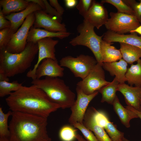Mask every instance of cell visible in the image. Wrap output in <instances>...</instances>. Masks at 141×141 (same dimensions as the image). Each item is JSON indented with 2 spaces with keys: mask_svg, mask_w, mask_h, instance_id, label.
Returning a JSON list of instances; mask_svg holds the SVG:
<instances>
[{
  "mask_svg": "<svg viewBox=\"0 0 141 141\" xmlns=\"http://www.w3.org/2000/svg\"><path fill=\"white\" fill-rule=\"evenodd\" d=\"M10 110L48 118L60 107L49 99L41 89L32 85L22 86L5 99Z\"/></svg>",
  "mask_w": 141,
  "mask_h": 141,
  "instance_id": "6da1fadb",
  "label": "cell"
},
{
  "mask_svg": "<svg viewBox=\"0 0 141 141\" xmlns=\"http://www.w3.org/2000/svg\"><path fill=\"white\" fill-rule=\"evenodd\" d=\"M12 111L9 125L10 141H51L47 132V118Z\"/></svg>",
  "mask_w": 141,
  "mask_h": 141,
  "instance_id": "7a4b0ae2",
  "label": "cell"
},
{
  "mask_svg": "<svg viewBox=\"0 0 141 141\" xmlns=\"http://www.w3.org/2000/svg\"><path fill=\"white\" fill-rule=\"evenodd\" d=\"M38 52L37 43L28 42L24 49L13 54L0 50V73L8 78L24 73L30 67Z\"/></svg>",
  "mask_w": 141,
  "mask_h": 141,
  "instance_id": "3957f363",
  "label": "cell"
},
{
  "mask_svg": "<svg viewBox=\"0 0 141 141\" xmlns=\"http://www.w3.org/2000/svg\"><path fill=\"white\" fill-rule=\"evenodd\" d=\"M31 83L42 90L50 100L60 108H70L75 101V94L58 77L46 76L43 79L32 80Z\"/></svg>",
  "mask_w": 141,
  "mask_h": 141,
  "instance_id": "277c9868",
  "label": "cell"
},
{
  "mask_svg": "<svg viewBox=\"0 0 141 141\" xmlns=\"http://www.w3.org/2000/svg\"><path fill=\"white\" fill-rule=\"evenodd\" d=\"M94 27L84 20L77 28L79 35L71 39L69 43L73 46L80 45L88 47L93 52L97 63L102 65L101 45L103 35L101 36L97 35L94 31Z\"/></svg>",
  "mask_w": 141,
  "mask_h": 141,
  "instance_id": "5b68a950",
  "label": "cell"
},
{
  "mask_svg": "<svg viewBox=\"0 0 141 141\" xmlns=\"http://www.w3.org/2000/svg\"><path fill=\"white\" fill-rule=\"evenodd\" d=\"M60 65L68 68L75 77L82 79L90 73L97 63L96 59L90 56L81 54L76 57L68 56L61 59Z\"/></svg>",
  "mask_w": 141,
  "mask_h": 141,
  "instance_id": "8992f818",
  "label": "cell"
},
{
  "mask_svg": "<svg viewBox=\"0 0 141 141\" xmlns=\"http://www.w3.org/2000/svg\"><path fill=\"white\" fill-rule=\"evenodd\" d=\"M105 26L108 31L124 34L133 30L141 25L134 15L124 13L111 12Z\"/></svg>",
  "mask_w": 141,
  "mask_h": 141,
  "instance_id": "52a82bcc",
  "label": "cell"
},
{
  "mask_svg": "<svg viewBox=\"0 0 141 141\" xmlns=\"http://www.w3.org/2000/svg\"><path fill=\"white\" fill-rule=\"evenodd\" d=\"M110 82L105 79L102 65L97 63L89 74L78 83L77 87L85 94L89 95L98 91Z\"/></svg>",
  "mask_w": 141,
  "mask_h": 141,
  "instance_id": "ba28073f",
  "label": "cell"
},
{
  "mask_svg": "<svg viewBox=\"0 0 141 141\" xmlns=\"http://www.w3.org/2000/svg\"><path fill=\"white\" fill-rule=\"evenodd\" d=\"M34 13L27 17L20 27L13 34L5 49L8 52L18 53L25 49L29 32L35 20Z\"/></svg>",
  "mask_w": 141,
  "mask_h": 141,
  "instance_id": "9c48e42d",
  "label": "cell"
},
{
  "mask_svg": "<svg viewBox=\"0 0 141 141\" xmlns=\"http://www.w3.org/2000/svg\"><path fill=\"white\" fill-rule=\"evenodd\" d=\"M76 90L77 99L70 108L71 113L68 119L69 122L72 125L76 122L83 124L84 116L89 103L99 92L97 91L92 94L87 95L77 87Z\"/></svg>",
  "mask_w": 141,
  "mask_h": 141,
  "instance_id": "30bf717a",
  "label": "cell"
},
{
  "mask_svg": "<svg viewBox=\"0 0 141 141\" xmlns=\"http://www.w3.org/2000/svg\"><path fill=\"white\" fill-rule=\"evenodd\" d=\"M58 40L53 39L51 38H46L38 40L37 43L38 47V60L32 69L27 73V77L32 80L36 79L35 72L38 65L44 59L50 58L56 59L55 47L58 43Z\"/></svg>",
  "mask_w": 141,
  "mask_h": 141,
  "instance_id": "8fae6325",
  "label": "cell"
},
{
  "mask_svg": "<svg viewBox=\"0 0 141 141\" xmlns=\"http://www.w3.org/2000/svg\"><path fill=\"white\" fill-rule=\"evenodd\" d=\"M35 20L33 26L36 28H43L53 32H67L64 24H61L56 18L46 13L42 10L35 12Z\"/></svg>",
  "mask_w": 141,
  "mask_h": 141,
  "instance_id": "7c38bea8",
  "label": "cell"
},
{
  "mask_svg": "<svg viewBox=\"0 0 141 141\" xmlns=\"http://www.w3.org/2000/svg\"><path fill=\"white\" fill-rule=\"evenodd\" d=\"M103 4L93 0L89 10L83 17L84 20L98 29L105 25L109 19L108 11Z\"/></svg>",
  "mask_w": 141,
  "mask_h": 141,
  "instance_id": "4fadbf2b",
  "label": "cell"
},
{
  "mask_svg": "<svg viewBox=\"0 0 141 141\" xmlns=\"http://www.w3.org/2000/svg\"><path fill=\"white\" fill-rule=\"evenodd\" d=\"M64 69L59 65L57 59L50 58L43 59L38 65L35 72L36 79L44 76L58 77L64 75Z\"/></svg>",
  "mask_w": 141,
  "mask_h": 141,
  "instance_id": "5bb4252c",
  "label": "cell"
},
{
  "mask_svg": "<svg viewBox=\"0 0 141 141\" xmlns=\"http://www.w3.org/2000/svg\"><path fill=\"white\" fill-rule=\"evenodd\" d=\"M117 90L123 95L127 105L137 110H141V86L133 87L125 83H119Z\"/></svg>",
  "mask_w": 141,
  "mask_h": 141,
  "instance_id": "9a60e30c",
  "label": "cell"
},
{
  "mask_svg": "<svg viewBox=\"0 0 141 141\" xmlns=\"http://www.w3.org/2000/svg\"><path fill=\"white\" fill-rule=\"evenodd\" d=\"M95 109L92 107L87 109L83 124L93 132L99 141H112L105 130L96 123L94 116Z\"/></svg>",
  "mask_w": 141,
  "mask_h": 141,
  "instance_id": "2e32d148",
  "label": "cell"
},
{
  "mask_svg": "<svg viewBox=\"0 0 141 141\" xmlns=\"http://www.w3.org/2000/svg\"><path fill=\"white\" fill-rule=\"evenodd\" d=\"M30 2L28 6L22 11L5 15V18L11 22V25L10 29L14 33L17 30L20 26L23 23L25 19L28 15L36 11L42 10L41 7L37 4L32 2Z\"/></svg>",
  "mask_w": 141,
  "mask_h": 141,
  "instance_id": "e0dca14e",
  "label": "cell"
},
{
  "mask_svg": "<svg viewBox=\"0 0 141 141\" xmlns=\"http://www.w3.org/2000/svg\"><path fill=\"white\" fill-rule=\"evenodd\" d=\"M103 35L102 39L105 42L125 43L141 49V36H138L136 33L126 35L120 34L108 30Z\"/></svg>",
  "mask_w": 141,
  "mask_h": 141,
  "instance_id": "ac0fdd59",
  "label": "cell"
},
{
  "mask_svg": "<svg viewBox=\"0 0 141 141\" xmlns=\"http://www.w3.org/2000/svg\"><path fill=\"white\" fill-rule=\"evenodd\" d=\"M127 66V63L122 58L119 61L103 63L102 64L103 69L108 72L111 76H115L120 84L126 81V74Z\"/></svg>",
  "mask_w": 141,
  "mask_h": 141,
  "instance_id": "d6986e66",
  "label": "cell"
},
{
  "mask_svg": "<svg viewBox=\"0 0 141 141\" xmlns=\"http://www.w3.org/2000/svg\"><path fill=\"white\" fill-rule=\"evenodd\" d=\"M70 34V33L67 32H53L41 28H36L33 25L29 32L27 42L37 43L38 40L46 38L56 37L62 39L68 37Z\"/></svg>",
  "mask_w": 141,
  "mask_h": 141,
  "instance_id": "ffe728a7",
  "label": "cell"
},
{
  "mask_svg": "<svg viewBox=\"0 0 141 141\" xmlns=\"http://www.w3.org/2000/svg\"><path fill=\"white\" fill-rule=\"evenodd\" d=\"M113 43L108 42L102 40L101 45L102 62H111L117 61L122 58L120 49L111 45Z\"/></svg>",
  "mask_w": 141,
  "mask_h": 141,
  "instance_id": "44dd1931",
  "label": "cell"
},
{
  "mask_svg": "<svg viewBox=\"0 0 141 141\" xmlns=\"http://www.w3.org/2000/svg\"><path fill=\"white\" fill-rule=\"evenodd\" d=\"M112 105L122 123L126 127H130V121L131 119L138 118L136 113L121 105L117 96Z\"/></svg>",
  "mask_w": 141,
  "mask_h": 141,
  "instance_id": "7402d4cb",
  "label": "cell"
},
{
  "mask_svg": "<svg viewBox=\"0 0 141 141\" xmlns=\"http://www.w3.org/2000/svg\"><path fill=\"white\" fill-rule=\"evenodd\" d=\"M30 2L26 0H1L0 5L4 15L21 11L26 8Z\"/></svg>",
  "mask_w": 141,
  "mask_h": 141,
  "instance_id": "603a6c76",
  "label": "cell"
},
{
  "mask_svg": "<svg viewBox=\"0 0 141 141\" xmlns=\"http://www.w3.org/2000/svg\"><path fill=\"white\" fill-rule=\"evenodd\" d=\"M120 50L122 58L130 64L141 58V49L137 47L123 43H119Z\"/></svg>",
  "mask_w": 141,
  "mask_h": 141,
  "instance_id": "cb8c5ba5",
  "label": "cell"
},
{
  "mask_svg": "<svg viewBox=\"0 0 141 141\" xmlns=\"http://www.w3.org/2000/svg\"><path fill=\"white\" fill-rule=\"evenodd\" d=\"M119 83L115 77L113 80L104 86L98 91L102 95L101 102L113 104L116 96V92Z\"/></svg>",
  "mask_w": 141,
  "mask_h": 141,
  "instance_id": "d4e9b609",
  "label": "cell"
},
{
  "mask_svg": "<svg viewBox=\"0 0 141 141\" xmlns=\"http://www.w3.org/2000/svg\"><path fill=\"white\" fill-rule=\"evenodd\" d=\"M135 64H131L126 74V81L130 86H141V58Z\"/></svg>",
  "mask_w": 141,
  "mask_h": 141,
  "instance_id": "484cf974",
  "label": "cell"
},
{
  "mask_svg": "<svg viewBox=\"0 0 141 141\" xmlns=\"http://www.w3.org/2000/svg\"><path fill=\"white\" fill-rule=\"evenodd\" d=\"M22 86V83H20L17 81L12 82L0 81V97H2L9 95L12 92L19 90Z\"/></svg>",
  "mask_w": 141,
  "mask_h": 141,
  "instance_id": "4316f807",
  "label": "cell"
},
{
  "mask_svg": "<svg viewBox=\"0 0 141 141\" xmlns=\"http://www.w3.org/2000/svg\"><path fill=\"white\" fill-rule=\"evenodd\" d=\"M12 111H9L5 113L2 107L0 108V137H6L9 138L10 132L8 121L9 117L11 115Z\"/></svg>",
  "mask_w": 141,
  "mask_h": 141,
  "instance_id": "83f0119b",
  "label": "cell"
},
{
  "mask_svg": "<svg viewBox=\"0 0 141 141\" xmlns=\"http://www.w3.org/2000/svg\"><path fill=\"white\" fill-rule=\"evenodd\" d=\"M101 3L103 4L107 3L112 5L116 8L118 12L134 15V12L132 9L123 0H102Z\"/></svg>",
  "mask_w": 141,
  "mask_h": 141,
  "instance_id": "f1b7e54d",
  "label": "cell"
},
{
  "mask_svg": "<svg viewBox=\"0 0 141 141\" xmlns=\"http://www.w3.org/2000/svg\"><path fill=\"white\" fill-rule=\"evenodd\" d=\"M104 129L112 141H119L123 140L124 138V133L119 130L109 120Z\"/></svg>",
  "mask_w": 141,
  "mask_h": 141,
  "instance_id": "f546056e",
  "label": "cell"
},
{
  "mask_svg": "<svg viewBox=\"0 0 141 141\" xmlns=\"http://www.w3.org/2000/svg\"><path fill=\"white\" fill-rule=\"evenodd\" d=\"M77 131L70 126H64L60 130L59 133L60 138L63 141H72L76 138Z\"/></svg>",
  "mask_w": 141,
  "mask_h": 141,
  "instance_id": "4dcf8cb0",
  "label": "cell"
},
{
  "mask_svg": "<svg viewBox=\"0 0 141 141\" xmlns=\"http://www.w3.org/2000/svg\"><path fill=\"white\" fill-rule=\"evenodd\" d=\"M14 33L10 28H6L0 31V50L5 49Z\"/></svg>",
  "mask_w": 141,
  "mask_h": 141,
  "instance_id": "1f68e13d",
  "label": "cell"
},
{
  "mask_svg": "<svg viewBox=\"0 0 141 141\" xmlns=\"http://www.w3.org/2000/svg\"><path fill=\"white\" fill-rule=\"evenodd\" d=\"M74 127L80 130L83 134L85 139L88 141H99L92 131L86 128L84 125L76 122L72 125Z\"/></svg>",
  "mask_w": 141,
  "mask_h": 141,
  "instance_id": "d6a6232c",
  "label": "cell"
},
{
  "mask_svg": "<svg viewBox=\"0 0 141 141\" xmlns=\"http://www.w3.org/2000/svg\"><path fill=\"white\" fill-rule=\"evenodd\" d=\"M137 2L134 0H123L133 11L134 16L141 24V0Z\"/></svg>",
  "mask_w": 141,
  "mask_h": 141,
  "instance_id": "836d02e7",
  "label": "cell"
},
{
  "mask_svg": "<svg viewBox=\"0 0 141 141\" xmlns=\"http://www.w3.org/2000/svg\"><path fill=\"white\" fill-rule=\"evenodd\" d=\"M93 1L92 0H80L76 6L79 14L84 17L89 10Z\"/></svg>",
  "mask_w": 141,
  "mask_h": 141,
  "instance_id": "e575fe53",
  "label": "cell"
},
{
  "mask_svg": "<svg viewBox=\"0 0 141 141\" xmlns=\"http://www.w3.org/2000/svg\"><path fill=\"white\" fill-rule=\"evenodd\" d=\"M45 5V8L44 11L46 13L54 17L61 23L62 20V16H61L57 13L56 10L46 0H43Z\"/></svg>",
  "mask_w": 141,
  "mask_h": 141,
  "instance_id": "d590c367",
  "label": "cell"
},
{
  "mask_svg": "<svg viewBox=\"0 0 141 141\" xmlns=\"http://www.w3.org/2000/svg\"><path fill=\"white\" fill-rule=\"evenodd\" d=\"M11 25V22L5 18L0 8V30L6 28H10Z\"/></svg>",
  "mask_w": 141,
  "mask_h": 141,
  "instance_id": "8d00e7d4",
  "label": "cell"
},
{
  "mask_svg": "<svg viewBox=\"0 0 141 141\" xmlns=\"http://www.w3.org/2000/svg\"><path fill=\"white\" fill-rule=\"evenodd\" d=\"M49 4L61 16L64 11V8L60 4L57 0H49Z\"/></svg>",
  "mask_w": 141,
  "mask_h": 141,
  "instance_id": "74e56055",
  "label": "cell"
},
{
  "mask_svg": "<svg viewBox=\"0 0 141 141\" xmlns=\"http://www.w3.org/2000/svg\"><path fill=\"white\" fill-rule=\"evenodd\" d=\"M64 2L66 6L68 8H72L75 7L77 4L76 0H65Z\"/></svg>",
  "mask_w": 141,
  "mask_h": 141,
  "instance_id": "f35d334b",
  "label": "cell"
},
{
  "mask_svg": "<svg viewBox=\"0 0 141 141\" xmlns=\"http://www.w3.org/2000/svg\"><path fill=\"white\" fill-rule=\"evenodd\" d=\"M28 2H32L36 3L38 5L42 8V10L45 9V5L43 0H26Z\"/></svg>",
  "mask_w": 141,
  "mask_h": 141,
  "instance_id": "ab89813d",
  "label": "cell"
},
{
  "mask_svg": "<svg viewBox=\"0 0 141 141\" xmlns=\"http://www.w3.org/2000/svg\"><path fill=\"white\" fill-rule=\"evenodd\" d=\"M127 109L131 110L136 113L138 116V118H139L141 120V110H137L131 106L127 105L125 107Z\"/></svg>",
  "mask_w": 141,
  "mask_h": 141,
  "instance_id": "60d3db41",
  "label": "cell"
},
{
  "mask_svg": "<svg viewBox=\"0 0 141 141\" xmlns=\"http://www.w3.org/2000/svg\"><path fill=\"white\" fill-rule=\"evenodd\" d=\"M130 33H136L141 35V25L134 30L131 31Z\"/></svg>",
  "mask_w": 141,
  "mask_h": 141,
  "instance_id": "b9f144b4",
  "label": "cell"
},
{
  "mask_svg": "<svg viewBox=\"0 0 141 141\" xmlns=\"http://www.w3.org/2000/svg\"><path fill=\"white\" fill-rule=\"evenodd\" d=\"M9 79L8 78L5 76L4 74L0 73V81H9Z\"/></svg>",
  "mask_w": 141,
  "mask_h": 141,
  "instance_id": "7bdbcfd3",
  "label": "cell"
},
{
  "mask_svg": "<svg viewBox=\"0 0 141 141\" xmlns=\"http://www.w3.org/2000/svg\"><path fill=\"white\" fill-rule=\"evenodd\" d=\"M76 138L77 139V141H88L85 139L82 136L79 134H76Z\"/></svg>",
  "mask_w": 141,
  "mask_h": 141,
  "instance_id": "ee69618b",
  "label": "cell"
},
{
  "mask_svg": "<svg viewBox=\"0 0 141 141\" xmlns=\"http://www.w3.org/2000/svg\"><path fill=\"white\" fill-rule=\"evenodd\" d=\"M0 141H10L9 138L6 137H0Z\"/></svg>",
  "mask_w": 141,
  "mask_h": 141,
  "instance_id": "f6af8a7d",
  "label": "cell"
},
{
  "mask_svg": "<svg viewBox=\"0 0 141 141\" xmlns=\"http://www.w3.org/2000/svg\"><path fill=\"white\" fill-rule=\"evenodd\" d=\"M123 141H130L129 140H128L125 137L123 139Z\"/></svg>",
  "mask_w": 141,
  "mask_h": 141,
  "instance_id": "bcb514c9",
  "label": "cell"
},
{
  "mask_svg": "<svg viewBox=\"0 0 141 141\" xmlns=\"http://www.w3.org/2000/svg\"><path fill=\"white\" fill-rule=\"evenodd\" d=\"M140 109H141V99L140 100Z\"/></svg>",
  "mask_w": 141,
  "mask_h": 141,
  "instance_id": "7dc6e473",
  "label": "cell"
},
{
  "mask_svg": "<svg viewBox=\"0 0 141 141\" xmlns=\"http://www.w3.org/2000/svg\"><path fill=\"white\" fill-rule=\"evenodd\" d=\"M123 140H120L119 141H123Z\"/></svg>",
  "mask_w": 141,
  "mask_h": 141,
  "instance_id": "c3c4849f",
  "label": "cell"
}]
</instances>
